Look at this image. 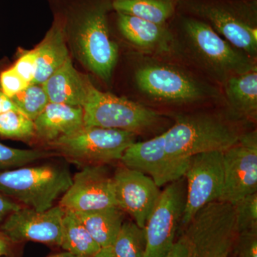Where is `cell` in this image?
Listing matches in <instances>:
<instances>
[{
  "label": "cell",
  "mask_w": 257,
  "mask_h": 257,
  "mask_svg": "<svg viewBox=\"0 0 257 257\" xmlns=\"http://www.w3.org/2000/svg\"><path fill=\"white\" fill-rule=\"evenodd\" d=\"M132 87L136 101L167 116L224 102L221 87L171 57L135 52Z\"/></svg>",
  "instance_id": "6da1fadb"
},
{
  "label": "cell",
  "mask_w": 257,
  "mask_h": 257,
  "mask_svg": "<svg viewBox=\"0 0 257 257\" xmlns=\"http://www.w3.org/2000/svg\"><path fill=\"white\" fill-rule=\"evenodd\" d=\"M173 57L221 87L233 76L257 68V60L236 48L207 24L177 13L168 23Z\"/></svg>",
  "instance_id": "7a4b0ae2"
},
{
  "label": "cell",
  "mask_w": 257,
  "mask_h": 257,
  "mask_svg": "<svg viewBox=\"0 0 257 257\" xmlns=\"http://www.w3.org/2000/svg\"><path fill=\"white\" fill-rule=\"evenodd\" d=\"M174 123L165 131V150L172 162L188 167L190 157L227 150L245 132V125L225 102L171 115Z\"/></svg>",
  "instance_id": "3957f363"
},
{
  "label": "cell",
  "mask_w": 257,
  "mask_h": 257,
  "mask_svg": "<svg viewBox=\"0 0 257 257\" xmlns=\"http://www.w3.org/2000/svg\"><path fill=\"white\" fill-rule=\"evenodd\" d=\"M177 13L204 22L257 60V0H179Z\"/></svg>",
  "instance_id": "277c9868"
},
{
  "label": "cell",
  "mask_w": 257,
  "mask_h": 257,
  "mask_svg": "<svg viewBox=\"0 0 257 257\" xmlns=\"http://www.w3.org/2000/svg\"><path fill=\"white\" fill-rule=\"evenodd\" d=\"M72 178L61 166H24L0 172V192L24 207L46 211L68 190Z\"/></svg>",
  "instance_id": "5b68a950"
},
{
  "label": "cell",
  "mask_w": 257,
  "mask_h": 257,
  "mask_svg": "<svg viewBox=\"0 0 257 257\" xmlns=\"http://www.w3.org/2000/svg\"><path fill=\"white\" fill-rule=\"evenodd\" d=\"M82 109L84 126L125 130L138 135L160 130L170 117L125 96L102 92L92 82Z\"/></svg>",
  "instance_id": "8992f818"
},
{
  "label": "cell",
  "mask_w": 257,
  "mask_h": 257,
  "mask_svg": "<svg viewBox=\"0 0 257 257\" xmlns=\"http://www.w3.org/2000/svg\"><path fill=\"white\" fill-rule=\"evenodd\" d=\"M111 0H96L83 13L74 36V46L83 64L109 84L119 60V45L111 38L107 15Z\"/></svg>",
  "instance_id": "52a82bcc"
},
{
  "label": "cell",
  "mask_w": 257,
  "mask_h": 257,
  "mask_svg": "<svg viewBox=\"0 0 257 257\" xmlns=\"http://www.w3.org/2000/svg\"><path fill=\"white\" fill-rule=\"evenodd\" d=\"M187 257H229L238 231L234 206L216 201L204 206L184 228Z\"/></svg>",
  "instance_id": "ba28073f"
},
{
  "label": "cell",
  "mask_w": 257,
  "mask_h": 257,
  "mask_svg": "<svg viewBox=\"0 0 257 257\" xmlns=\"http://www.w3.org/2000/svg\"><path fill=\"white\" fill-rule=\"evenodd\" d=\"M137 136V134L125 130L84 126L49 145L75 163L101 165L120 160Z\"/></svg>",
  "instance_id": "9c48e42d"
},
{
  "label": "cell",
  "mask_w": 257,
  "mask_h": 257,
  "mask_svg": "<svg viewBox=\"0 0 257 257\" xmlns=\"http://www.w3.org/2000/svg\"><path fill=\"white\" fill-rule=\"evenodd\" d=\"M186 193L184 177L168 184L161 192L145 225L146 246L143 257H165L173 246L185 207Z\"/></svg>",
  "instance_id": "30bf717a"
},
{
  "label": "cell",
  "mask_w": 257,
  "mask_h": 257,
  "mask_svg": "<svg viewBox=\"0 0 257 257\" xmlns=\"http://www.w3.org/2000/svg\"><path fill=\"white\" fill-rule=\"evenodd\" d=\"M184 177L187 193L179 224L182 229L198 211L220 199L224 187L223 152H202L191 157Z\"/></svg>",
  "instance_id": "8fae6325"
},
{
  "label": "cell",
  "mask_w": 257,
  "mask_h": 257,
  "mask_svg": "<svg viewBox=\"0 0 257 257\" xmlns=\"http://www.w3.org/2000/svg\"><path fill=\"white\" fill-rule=\"evenodd\" d=\"M224 187L219 201L234 205L257 191V131L248 130L223 152Z\"/></svg>",
  "instance_id": "7c38bea8"
},
{
  "label": "cell",
  "mask_w": 257,
  "mask_h": 257,
  "mask_svg": "<svg viewBox=\"0 0 257 257\" xmlns=\"http://www.w3.org/2000/svg\"><path fill=\"white\" fill-rule=\"evenodd\" d=\"M59 205L75 213L117 207L112 177L101 165H86L73 176Z\"/></svg>",
  "instance_id": "4fadbf2b"
},
{
  "label": "cell",
  "mask_w": 257,
  "mask_h": 257,
  "mask_svg": "<svg viewBox=\"0 0 257 257\" xmlns=\"http://www.w3.org/2000/svg\"><path fill=\"white\" fill-rule=\"evenodd\" d=\"M64 213L60 205L42 211L22 207L3 221L0 229L12 243L34 241L60 246Z\"/></svg>",
  "instance_id": "5bb4252c"
},
{
  "label": "cell",
  "mask_w": 257,
  "mask_h": 257,
  "mask_svg": "<svg viewBox=\"0 0 257 257\" xmlns=\"http://www.w3.org/2000/svg\"><path fill=\"white\" fill-rule=\"evenodd\" d=\"M112 178L116 205L145 229L160 199V187L148 176L125 167L115 171Z\"/></svg>",
  "instance_id": "9a60e30c"
},
{
  "label": "cell",
  "mask_w": 257,
  "mask_h": 257,
  "mask_svg": "<svg viewBox=\"0 0 257 257\" xmlns=\"http://www.w3.org/2000/svg\"><path fill=\"white\" fill-rule=\"evenodd\" d=\"M120 161L126 168L150 177L159 187L182 178L187 170L167 157L165 132L146 141L135 142L126 148Z\"/></svg>",
  "instance_id": "2e32d148"
},
{
  "label": "cell",
  "mask_w": 257,
  "mask_h": 257,
  "mask_svg": "<svg viewBox=\"0 0 257 257\" xmlns=\"http://www.w3.org/2000/svg\"><path fill=\"white\" fill-rule=\"evenodd\" d=\"M120 35L135 52L155 57H173V36L168 24L160 25L117 13Z\"/></svg>",
  "instance_id": "e0dca14e"
},
{
  "label": "cell",
  "mask_w": 257,
  "mask_h": 257,
  "mask_svg": "<svg viewBox=\"0 0 257 257\" xmlns=\"http://www.w3.org/2000/svg\"><path fill=\"white\" fill-rule=\"evenodd\" d=\"M90 79L74 68L70 57L42 84L50 102L82 107Z\"/></svg>",
  "instance_id": "ac0fdd59"
},
{
  "label": "cell",
  "mask_w": 257,
  "mask_h": 257,
  "mask_svg": "<svg viewBox=\"0 0 257 257\" xmlns=\"http://www.w3.org/2000/svg\"><path fill=\"white\" fill-rule=\"evenodd\" d=\"M34 124L36 136L50 143L84 127V111L80 106L50 102Z\"/></svg>",
  "instance_id": "d6986e66"
},
{
  "label": "cell",
  "mask_w": 257,
  "mask_h": 257,
  "mask_svg": "<svg viewBox=\"0 0 257 257\" xmlns=\"http://www.w3.org/2000/svg\"><path fill=\"white\" fill-rule=\"evenodd\" d=\"M225 104L240 119H257V68L233 76L221 87Z\"/></svg>",
  "instance_id": "ffe728a7"
},
{
  "label": "cell",
  "mask_w": 257,
  "mask_h": 257,
  "mask_svg": "<svg viewBox=\"0 0 257 257\" xmlns=\"http://www.w3.org/2000/svg\"><path fill=\"white\" fill-rule=\"evenodd\" d=\"M35 50L37 71L32 84H43L70 57L63 32L58 26L51 29Z\"/></svg>",
  "instance_id": "44dd1931"
},
{
  "label": "cell",
  "mask_w": 257,
  "mask_h": 257,
  "mask_svg": "<svg viewBox=\"0 0 257 257\" xmlns=\"http://www.w3.org/2000/svg\"><path fill=\"white\" fill-rule=\"evenodd\" d=\"M75 214L101 248L112 245L124 223V211L116 206Z\"/></svg>",
  "instance_id": "7402d4cb"
},
{
  "label": "cell",
  "mask_w": 257,
  "mask_h": 257,
  "mask_svg": "<svg viewBox=\"0 0 257 257\" xmlns=\"http://www.w3.org/2000/svg\"><path fill=\"white\" fill-rule=\"evenodd\" d=\"M179 0H111L117 13L167 25L177 14Z\"/></svg>",
  "instance_id": "603a6c76"
},
{
  "label": "cell",
  "mask_w": 257,
  "mask_h": 257,
  "mask_svg": "<svg viewBox=\"0 0 257 257\" xmlns=\"http://www.w3.org/2000/svg\"><path fill=\"white\" fill-rule=\"evenodd\" d=\"M61 247L79 257H91L100 250L78 216L66 211L62 219Z\"/></svg>",
  "instance_id": "cb8c5ba5"
},
{
  "label": "cell",
  "mask_w": 257,
  "mask_h": 257,
  "mask_svg": "<svg viewBox=\"0 0 257 257\" xmlns=\"http://www.w3.org/2000/svg\"><path fill=\"white\" fill-rule=\"evenodd\" d=\"M145 246V229L127 221L123 223L111 247L116 257H143Z\"/></svg>",
  "instance_id": "d4e9b609"
},
{
  "label": "cell",
  "mask_w": 257,
  "mask_h": 257,
  "mask_svg": "<svg viewBox=\"0 0 257 257\" xmlns=\"http://www.w3.org/2000/svg\"><path fill=\"white\" fill-rule=\"evenodd\" d=\"M11 99L22 112L33 121L50 103L42 84H29Z\"/></svg>",
  "instance_id": "484cf974"
},
{
  "label": "cell",
  "mask_w": 257,
  "mask_h": 257,
  "mask_svg": "<svg viewBox=\"0 0 257 257\" xmlns=\"http://www.w3.org/2000/svg\"><path fill=\"white\" fill-rule=\"evenodd\" d=\"M36 135L33 120L20 111H9L0 114V137L28 140Z\"/></svg>",
  "instance_id": "4316f807"
},
{
  "label": "cell",
  "mask_w": 257,
  "mask_h": 257,
  "mask_svg": "<svg viewBox=\"0 0 257 257\" xmlns=\"http://www.w3.org/2000/svg\"><path fill=\"white\" fill-rule=\"evenodd\" d=\"M52 155L44 150L13 148L0 143V172L30 165Z\"/></svg>",
  "instance_id": "83f0119b"
},
{
  "label": "cell",
  "mask_w": 257,
  "mask_h": 257,
  "mask_svg": "<svg viewBox=\"0 0 257 257\" xmlns=\"http://www.w3.org/2000/svg\"><path fill=\"white\" fill-rule=\"evenodd\" d=\"M234 206L238 233L257 229V193L243 197Z\"/></svg>",
  "instance_id": "f1b7e54d"
},
{
  "label": "cell",
  "mask_w": 257,
  "mask_h": 257,
  "mask_svg": "<svg viewBox=\"0 0 257 257\" xmlns=\"http://www.w3.org/2000/svg\"><path fill=\"white\" fill-rule=\"evenodd\" d=\"M29 84L19 75L13 67L7 69L0 74L2 92L8 97H13L28 87Z\"/></svg>",
  "instance_id": "f546056e"
},
{
  "label": "cell",
  "mask_w": 257,
  "mask_h": 257,
  "mask_svg": "<svg viewBox=\"0 0 257 257\" xmlns=\"http://www.w3.org/2000/svg\"><path fill=\"white\" fill-rule=\"evenodd\" d=\"M13 67L24 80L26 81L28 84H32L35 79L37 71V57L35 50L30 51L22 56Z\"/></svg>",
  "instance_id": "4dcf8cb0"
},
{
  "label": "cell",
  "mask_w": 257,
  "mask_h": 257,
  "mask_svg": "<svg viewBox=\"0 0 257 257\" xmlns=\"http://www.w3.org/2000/svg\"><path fill=\"white\" fill-rule=\"evenodd\" d=\"M239 257H257V229L238 233Z\"/></svg>",
  "instance_id": "1f68e13d"
},
{
  "label": "cell",
  "mask_w": 257,
  "mask_h": 257,
  "mask_svg": "<svg viewBox=\"0 0 257 257\" xmlns=\"http://www.w3.org/2000/svg\"><path fill=\"white\" fill-rule=\"evenodd\" d=\"M21 207L22 206L18 203L0 192V222L4 221L10 214Z\"/></svg>",
  "instance_id": "d6a6232c"
},
{
  "label": "cell",
  "mask_w": 257,
  "mask_h": 257,
  "mask_svg": "<svg viewBox=\"0 0 257 257\" xmlns=\"http://www.w3.org/2000/svg\"><path fill=\"white\" fill-rule=\"evenodd\" d=\"M188 255V248L187 243L183 236L180 238L175 243L165 257H187Z\"/></svg>",
  "instance_id": "836d02e7"
},
{
  "label": "cell",
  "mask_w": 257,
  "mask_h": 257,
  "mask_svg": "<svg viewBox=\"0 0 257 257\" xmlns=\"http://www.w3.org/2000/svg\"><path fill=\"white\" fill-rule=\"evenodd\" d=\"M9 111H17L22 112L21 110L12 100L11 98L5 95L4 93L0 90V114Z\"/></svg>",
  "instance_id": "e575fe53"
},
{
  "label": "cell",
  "mask_w": 257,
  "mask_h": 257,
  "mask_svg": "<svg viewBox=\"0 0 257 257\" xmlns=\"http://www.w3.org/2000/svg\"><path fill=\"white\" fill-rule=\"evenodd\" d=\"M10 241L0 229V257L8 256L10 252Z\"/></svg>",
  "instance_id": "d590c367"
},
{
  "label": "cell",
  "mask_w": 257,
  "mask_h": 257,
  "mask_svg": "<svg viewBox=\"0 0 257 257\" xmlns=\"http://www.w3.org/2000/svg\"><path fill=\"white\" fill-rule=\"evenodd\" d=\"M91 257H116L113 253L111 246L101 248L98 252Z\"/></svg>",
  "instance_id": "8d00e7d4"
},
{
  "label": "cell",
  "mask_w": 257,
  "mask_h": 257,
  "mask_svg": "<svg viewBox=\"0 0 257 257\" xmlns=\"http://www.w3.org/2000/svg\"><path fill=\"white\" fill-rule=\"evenodd\" d=\"M48 257H79L73 254V253L64 251V252L56 253V254L51 255Z\"/></svg>",
  "instance_id": "74e56055"
}]
</instances>
